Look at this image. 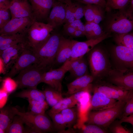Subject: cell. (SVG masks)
Instances as JSON below:
<instances>
[{
  "instance_id": "cell-1",
  "label": "cell",
  "mask_w": 133,
  "mask_h": 133,
  "mask_svg": "<svg viewBox=\"0 0 133 133\" xmlns=\"http://www.w3.org/2000/svg\"><path fill=\"white\" fill-rule=\"evenodd\" d=\"M63 36L54 31L35 52L39 61V65L45 72L54 66L57 52Z\"/></svg>"
},
{
  "instance_id": "cell-2",
  "label": "cell",
  "mask_w": 133,
  "mask_h": 133,
  "mask_svg": "<svg viewBox=\"0 0 133 133\" xmlns=\"http://www.w3.org/2000/svg\"><path fill=\"white\" fill-rule=\"evenodd\" d=\"M89 52L88 61L91 75L94 79L108 77L113 69L106 51L96 45Z\"/></svg>"
},
{
  "instance_id": "cell-3",
  "label": "cell",
  "mask_w": 133,
  "mask_h": 133,
  "mask_svg": "<svg viewBox=\"0 0 133 133\" xmlns=\"http://www.w3.org/2000/svg\"><path fill=\"white\" fill-rule=\"evenodd\" d=\"M125 103L124 101L118 100L112 107L90 112L87 116L86 123L96 125L104 129L107 128L116 118L120 117Z\"/></svg>"
},
{
  "instance_id": "cell-4",
  "label": "cell",
  "mask_w": 133,
  "mask_h": 133,
  "mask_svg": "<svg viewBox=\"0 0 133 133\" xmlns=\"http://www.w3.org/2000/svg\"><path fill=\"white\" fill-rule=\"evenodd\" d=\"M54 29L48 23L33 21L26 33V45L36 52Z\"/></svg>"
},
{
  "instance_id": "cell-5",
  "label": "cell",
  "mask_w": 133,
  "mask_h": 133,
  "mask_svg": "<svg viewBox=\"0 0 133 133\" xmlns=\"http://www.w3.org/2000/svg\"><path fill=\"white\" fill-rule=\"evenodd\" d=\"M13 109L16 114L20 116L28 126L29 133H43L55 131L53 123L45 113L35 114L29 112H21L15 107H13Z\"/></svg>"
},
{
  "instance_id": "cell-6",
  "label": "cell",
  "mask_w": 133,
  "mask_h": 133,
  "mask_svg": "<svg viewBox=\"0 0 133 133\" xmlns=\"http://www.w3.org/2000/svg\"><path fill=\"white\" fill-rule=\"evenodd\" d=\"M112 15L106 24V29L109 32L121 34L130 32L133 30V15L132 11H127L124 8Z\"/></svg>"
},
{
  "instance_id": "cell-7",
  "label": "cell",
  "mask_w": 133,
  "mask_h": 133,
  "mask_svg": "<svg viewBox=\"0 0 133 133\" xmlns=\"http://www.w3.org/2000/svg\"><path fill=\"white\" fill-rule=\"evenodd\" d=\"M44 72L39 64H34L21 71L14 80L19 89L37 88L38 85L42 83L43 75Z\"/></svg>"
},
{
  "instance_id": "cell-8",
  "label": "cell",
  "mask_w": 133,
  "mask_h": 133,
  "mask_svg": "<svg viewBox=\"0 0 133 133\" xmlns=\"http://www.w3.org/2000/svg\"><path fill=\"white\" fill-rule=\"evenodd\" d=\"M115 68L124 71H133V51L124 46L113 47L111 50Z\"/></svg>"
},
{
  "instance_id": "cell-9",
  "label": "cell",
  "mask_w": 133,
  "mask_h": 133,
  "mask_svg": "<svg viewBox=\"0 0 133 133\" xmlns=\"http://www.w3.org/2000/svg\"><path fill=\"white\" fill-rule=\"evenodd\" d=\"M39 58L35 52L26 45L9 71L6 74V77H13L22 70L32 65L39 64Z\"/></svg>"
},
{
  "instance_id": "cell-10",
  "label": "cell",
  "mask_w": 133,
  "mask_h": 133,
  "mask_svg": "<svg viewBox=\"0 0 133 133\" xmlns=\"http://www.w3.org/2000/svg\"><path fill=\"white\" fill-rule=\"evenodd\" d=\"M70 63V61H68L58 68L52 69L44 72L43 75L42 83L62 93V79L66 73L68 71Z\"/></svg>"
},
{
  "instance_id": "cell-11",
  "label": "cell",
  "mask_w": 133,
  "mask_h": 133,
  "mask_svg": "<svg viewBox=\"0 0 133 133\" xmlns=\"http://www.w3.org/2000/svg\"><path fill=\"white\" fill-rule=\"evenodd\" d=\"M110 34L105 33L102 36L96 38H92L83 42L72 40V45L70 62L83 57L95 46L102 41L110 36Z\"/></svg>"
},
{
  "instance_id": "cell-12",
  "label": "cell",
  "mask_w": 133,
  "mask_h": 133,
  "mask_svg": "<svg viewBox=\"0 0 133 133\" xmlns=\"http://www.w3.org/2000/svg\"><path fill=\"white\" fill-rule=\"evenodd\" d=\"M97 83L93 87V90L101 92L110 98L125 102L129 90L104 82Z\"/></svg>"
},
{
  "instance_id": "cell-13",
  "label": "cell",
  "mask_w": 133,
  "mask_h": 133,
  "mask_svg": "<svg viewBox=\"0 0 133 133\" xmlns=\"http://www.w3.org/2000/svg\"><path fill=\"white\" fill-rule=\"evenodd\" d=\"M33 20L29 17L11 19L5 25L0 29V34H13L26 33Z\"/></svg>"
},
{
  "instance_id": "cell-14",
  "label": "cell",
  "mask_w": 133,
  "mask_h": 133,
  "mask_svg": "<svg viewBox=\"0 0 133 133\" xmlns=\"http://www.w3.org/2000/svg\"><path fill=\"white\" fill-rule=\"evenodd\" d=\"M32 8L34 20H47L55 0H28Z\"/></svg>"
},
{
  "instance_id": "cell-15",
  "label": "cell",
  "mask_w": 133,
  "mask_h": 133,
  "mask_svg": "<svg viewBox=\"0 0 133 133\" xmlns=\"http://www.w3.org/2000/svg\"><path fill=\"white\" fill-rule=\"evenodd\" d=\"M108 77L112 84L127 90H133V71H124L113 69Z\"/></svg>"
},
{
  "instance_id": "cell-16",
  "label": "cell",
  "mask_w": 133,
  "mask_h": 133,
  "mask_svg": "<svg viewBox=\"0 0 133 133\" xmlns=\"http://www.w3.org/2000/svg\"><path fill=\"white\" fill-rule=\"evenodd\" d=\"M9 9L11 19L29 17L34 20L32 7L28 0H12Z\"/></svg>"
},
{
  "instance_id": "cell-17",
  "label": "cell",
  "mask_w": 133,
  "mask_h": 133,
  "mask_svg": "<svg viewBox=\"0 0 133 133\" xmlns=\"http://www.w3.org/2000/svg\"><path fill=\"white\" fill-rule=\"evenodd\" d=\"M94 79L88 74L75 79L67 85V93L71 95L82 91L90 90L93 88L91 83Z\"/></svg>"
},
{
  "instance_id": "cell-18",
  "label": "cell",
  "mask_w": 133,
  "mask_h": 133,
  "mask_svg": "<svg viewBox=\"0 0 133 133\" xmlns=\"http://www.w3.org/2000/svg\"><path fill=\"white\" fill-rule=\"evenodd\" d=\"M94 93L90 101V108L93 111L100 110L112 107L117 101L110 98L103 93L93 90Z\"/></svg>"
},
{
  "instance_id": "cell-19",
  "label": "cell",
  "mask_w": 133,
  "mask_h": 133,
  "mask_svg": "<svg viewBox=\"0 0 133 133\" xmlns=\"http://www.w3.org/2000/svg\"><path fill=\"white\" fill-rule=\"evenodd\" d=\"M72 40L62 37L57 52L54 66L63 65L70 61L71 57Z\"/></svg>"
},
{
  "instance_id": "cell-20",
  "label": "cell",
  "mask_w": 133,
  "mask_h": 133,
  "mask_svg": "<svg viewBox=\"0 0 133 133\" xmlns=\"http://www.w3.org/2000/svg\"><path fill=\"white\" fill-rule=\"evenodd\" d=\"M26 45L25 42L21 43L11 51L6 53H0V58L3 62L4 71L11 67V68Z\"/></svg>"
},
{
  "instance_id": "cell-21",
  "label": "cell",
  "mask_w": 133,
  "mask_h": 133,
  "mask_svg": "<svg viewBox=\"0 0 133 133\" xmlns=\"http://www.w3.org/2000/svg\"><path fill=\"white\" fill-rule=\"evenodd\" d=\"M68 71L75 79L88 74L87 64L83 57L70 62Z\"/></svg>"
},
{
  "instance_id": "cell-22",
  "label": "cell",
  "mask_w": 133,
  "mask_h": 133,
  "mask_svg": "<svg viewBox=\"0 0 133 133\" xmlns=\"http://www.w3.org/2000/svg\"><path fill=\"white\" fill-rule=\"evenodd\" d=\"M16 115L13 107L6 106L1 108L0 112V128L5 131Z\"/></svg>"
},
{
  "instance_id": "cell-23",
  "label": "cell",
  "mask_w": 133,
  "mask_h": 133,
  "mask_svg": "<svg viewBox=\"0 0 133 133\" xmlns=\"http://www.w3.org/2000/svg\"><path fill=\"white\" fill-rule=\"evenodd\" d=\"M16 97L20 98H26L28 100H32L39 101L45 100V98L43 91L37 88H28L17 93Z\"/></svg>"
},
{
  "instance_id": "cell-24",
  "label": "cell",
  "mask_w": 133,
  "mask_h": 133,
  "mask_svg": "<svg viewBox=\"0 0 133 133\" xmlns=\"http://www.w3.org/2000/svg\"><path fill=\"white\" fill-rule=\"evenodd\" d=\"M77 102L71 95L68 98H63L52 107L48 113H60L65 109L74 107Z\"/></svg>"
},
{
  "instance_id": "cell-25",
  "label": "cell",
  "mask_w": 133,
  "mask_h": 133,
  "mask_svg": "<svg viewBox=\"0 0 133 133\" xmlns=\"http://www.w3.org/2000/svg\"><path fill=\"white\" fill-rule=\"evenodd\" d=\"M25 34H0V46L11 43L17 44L20 43L25 42Z\"/></svg>"
},
{
  "instance_id": "cell-26",
  "label": "cell",
  "mask_w": 133,
  "mask_h": 133,
  "mask_svg": "<svg viewBox=\"0 0 133 133\" xmlns=\"http://www.w3.org/2000/svg\"><path fill=\"white\" fill-rule=\"evenodd\" d=\"M43 91L46 102L52 107L64 98L62 93L50 87L46 88Z\"/></svg>"
},
{
  "instance_id": "cell-27",
  "label": "cell",
  "mask_w": 133,
  "mask_h": 133,
  "mask_svg": "<svg viewBox=\"0 0 133 133\" xmlns=\"http://www.w3.org/2000/svg\"><path fill=\"white\" fill-rule=\"evenodd\" d=\"M24 123L22 117L19 115H16L6 130L5 133H26V129L24 126Z\"/></svg>"
},
{
  "instance_id": "cell-28",
  "label": "cell",
  "mask_w": 133,
  "mask_h": 133,
  "mask_svg": "<svg viewBox=\"0 0 133 133\" xmlns=\"http://www.w3.org/2000/svg\"><path fill=\"white\" fill-rule=\"evenodd\" d=\"M114 40L117 45L126 47L133 51V32L116 34Z\"/></svg>"
},
{
  "instance_id": "cell-29",
  "label": "cell",
  "mask_w": 133,
  "mask_h": 133,
  "mask_svg": "<svg viewBox=\"0 0 133 133\" xmlns=\"http://www.w3.org/2000/svg\"><path fill=\"white\" fill-rule=\"evenodd\" d=\"M60 113L62 114L67 127H71L76 122L78 113L76 108L74 107L67 108Z\"/></svg>"
},
{
  "instance_id": "cell-30",
  "label": "cell",
  "mask_w": 133,
  "mask_h": 133,
  "mask_svg": "<svg viewBox=\"0 0 133 133\" xmlns=\"http://www.w3.org/2000/svg\"><path fill=\"white\" fill-rule=\"evenodd\" d=\"M48 113L52 120L55 131L58 133L64 132L67 127L63 116L61 113Z\"/></svg>"
},
{
  "instance_id": "cell-31",
  "label": "cell",
  "mask_w": 133,
  "mask_h": 133,
  "mask_svg": "<svg viewBox=\"0 0 133 133\" xmlns=\"http://www.w3.org/2000/svg\"><path fill=\"white\" fill-rule=\"evenodd\" d=\"M31 113L35 114H45L48 108V104L45 100L39 101L32 100H28Z\"/></svg>"
},
{
  "instance_id": "cell-32",
  "label": "cell",
  "mask_w": 133,
  "mask_h": 133,
  "mask_svg": "<svg viewBox=\"0 0 133 133\" xmlns=\"http://www.w3.org/2000/svg\"><path fill=\"white\" fill-rule=\"evenodd\" d=\"M130 0H107L105 10L109 12L113 9L120 10L124 9L128 4Z\"/></svg>"
},
{
  "instance_id": "cell-33",
  "label": "cell",
  "mask_w": 133,
  "mask_h": 133,
  "mask_svg": "<svg viewBox=\"0 0 133 133\" xmlns=\"http://www.w3.org/2000/svg\"><path fill=\"white\" fill-rule=\"evenodd\" d=\"M125 102L120 118L133 114V90H129Z\"/></svg>"
},
{
  "instance_id": "cell-34",
  "label": "cell",
  "mask_w": 133,
  "mask_h": 133,
  "mask_svg": "<svg viewBox=\"0 0 133 133\" xmlns=\"http://www.w3.org/2000/svg\"><path fill=\"white\" fill-rule=\"evenodd\" d=\"M100 6L94 4H88L84 6V16L87 22L93 21Z\"/></svg>"
},
{
  "instance_id": "cell-35",
  "label": "cell",
  "mask_w": 133,
  "mask_h": 133,
  "mask_svg": "<svg viewBox=\"0 0 133 133\" xmlns=\"http://www.w3.org/2000/svg\"><path fill=\"white\" fill-rule=\"evenodd\" d=\"M65 16V3L60 2L56 17L54 29L58 27L64 23Z\"/></svg>"
},
{
  "instance_id": "cell-36",
  "label": "cell",
  "mask_w": 133,
  "mask_h": 133,
  "mask_svg": "<svg viewBox=\"0 0 133 133\" xmlns=\"http://www.w3.org/2000/svg\"><path fill=\"white\" fill-rule=\"evenodd\" d=\"M119 121H114L110 125V131L113 133H131L132 132L123 126Z\"/></svg>"
},
{
  "instance_id": "cell-37",
  "label": "cell",
  "mask_w": 133,
  "mask_h": 133,
  "mask_svg": "<svg viewBox=\"0 0 133 133\" xmlns=\"http://www.w3.org/2000/svg\"><path fill=\"white\" fill-rule=\"evenodd\" d=\"M60 2L56 0L55 1L47 20V23L52 26L54 29L56 17L58 11Z\"/></svg>"
},
{
  "instance_id": "cell-38",
  "label": "cell",
  "mask_w": 133,
  "mask_h": 133,
  "mask_svg": "<svg viewBox=\"0 0 133 133\" xmlns=\"http://www.w3.org/2000/svg\"><path fill=\"white\" fill-rule=\"evenodd\" d=\"M17 87L15 81L9 77H7L3 80L2 89L7 93H11Z\"/></svg>"
},
{
  "instance_id": "cell-39",
  "label": "cell",
  "mask_w": 133,
  "mask_h": 133,
  "mask_svg": "<svg viewBox=\"0 0 133 133\" xmlns=\"http://www.w3.org/2000/svg\"><path fill=\"white\" fill-rule=\"evenodd\" d=\"M104 129L95 124H87L80 132L83 133H106L107 131Z\"/></svg>"
},
{
  "instance_id": "cell-40",
  "label": "cell",
  "mask_w": 133,
  "mask_h": 133,
  "mask_svg": "<svg viewBox=\"0 0 133 133\" xmlns=\"http://www.w3.org/2000/svg\"><path fill=\"white\" fill-rule=\"evenodd\" d=\"M84 6L82 5V3L79 2H72L73 13L76 19H81L84 16Z\"/></svg>"
},
{
  "instance_id": "cell-41",
  "label": "cell",
  "mask_w": 133,
  "mask_h": 133,
  "mask_svg": "<svg viewBox=\"0 0 133 133\" xmlns=\"http://www.w3.org/2000/svg\"><path fill=\"white\" fill-rule=\"evenodd\" d=\"M11 19V15L9 9L0 10V29L8 22Z\"/></svg>"
},
{
  "instance_id": "cell-42",
  "label": "cell",
  "mask_w": 133,
  "mask_h": 133,
  "mask_svg": "<svg viewBox=\"0 0 133 133\" xmlns=\"http://www.w3.org/2000/svg\"><path fill=\"white\" fill-rule=\"evenodd\" d=\"M89 22L92 27V39L99 37L105 33L103 32L99 24L96 23L93 21Z\"/></svg>"
},
{
  "instance_id": "cell-43",
  "label": "cell",
  "mask_w": 133,
  "mask_h": 133,
  "mask_svg": "<svg viewBox=\"0 0 133 133\" xmlns=\"http://www.w3.org/2000/svg\"><path fill=\"white\" fill-rule=\"evenodd\" d=\"M75 2L82 4H94L100 6L103 8L105 7L106 1L105 0H74Z\"/></svg>"
},
{
  "instance_id": "cell-44",
  "label": "cell",
  "mask_w": 133,
  "mask_h": 133,
  "mask_svg": "<svg viewBox=\"0 0 133 133\" xmlns=\"http://www.w3.org/2000/svg\"><path fill=\"white\" fill-rule=\"evenodd\" d=\"M66 16L64 23L69 18L71 17H75L72 6V2H70L65 4Z\"/></svg>"
},
{
  "instance_id": "cell-45",
  "label": "cell",
  "mask_w": 133,
  "mask_h": 133,
  "mask_svg": "<svg viewBox=\"0 0 133 133\" xmlns=\"http://www.w3.org/2000/svg\"><path fill=\"white\" fill-rule=\"evenodd\" d=\"M102 8L100 6L95 15L93 22L99 24L103 18V13Z\"/></svg>"
},
{
  "instance_id": "cell-46",
  "label": "cell",
  "mask_w": 133,
  "mask_h": 133,
  "mask_svg": "<svg viewBox=\"0 0 133 133\" xmlns=\"http://www.w3.org/2000/svg\"><path fill=\"white\" fill-rule=\"evenodd\" d=\"M85 29V35L88 40L92 38V27L89 22H86L84 24Z\"/></svg>"
},
{
  "instance_id": "cell-47",
  "label": "cell",
  "mask_w": 133,
  "mask_h": 133,
  "mask_svg": "<svg viewBox=\"0 0 133 133\" xmlns=\"http://www.w3.org/2000/svg\"><path fill=\"white\" fill-rule=\"evenodd\" d=\"M64 30L68 35L73 36L76 29L67 24H65L63 25Z\"/></svg>"
},
{
  "instance_id": "cell-48",
  "label": "cell",
  "mask_w": 133,
  "mask_h": 133,
  "mask_svg": "<svg viewBox=\"0 0 133 133\" xmlns=\"http://www.w3.org/2000/svg\"><path fill=\"white\" fill-rule=\"evenodd\" d=\"M11 2L9 0H0V10L9 9Z\"/></svg>"
},
{
  "instance_id": "cell-49",
  "label": "cell",
  "mask_w": 133,
  "mask_h": 133,
  "mask_svg": "<svg viewBox=\"0 0 133 133\" xmlns=\"http://www.w3.org/2000/svg\"><path fill=\"white\" fill-rule=\"evenodd\" d=\"M119 121L122 123L123 122L129 123L133 126V114L121 117L120 118Z\"/></svg>"
},
{
  "instance_id": "cell-50",
  "label": "cell",
  "mask_w": 133,
  "mask_h": 133,
  "mask_svg": "<svg viewBox=\"0 0 133 133\" xmlns=\"http://www.w3.org/2000/svg\"><path fill=\"white\" fill-rule=\"evenodd\" d=\"M83 24L80 19H76L74 21L69 24H67L70 26L77 29L78 27Z\"/></svg>"
},
{
  "instance_id": "cell-51",
  "label": "cell",
  "mask_w": 133,
  "mask_h": 133,
  "mask_svg": "<svg viewBox=\"0 0 133 133\" xmlns=\"http://www.w3.org/2000/svg\"><path fill=\"white\" fill-rule=\"evenodd\" d=\"M85 35L81 31L77 29L72 36L75 37H80Z\"/></svg>"
},
{
  "instance_id": "cell-52",
  "label": "cell",
  "mask_w": 133,
  "mask_h": 133,
  "mask_svg": "<svg viewBox=\"0 0 133 133\" xmlns=\"http://www.w3.org/2000/svg\"><path fill=\"white\" fill-rule=\"evenodd\" d=\"M77 29L82 31L85 35V32L84 24H83L80 25L77 28Z\"/></svg>"
},
{
  "instance_id": "cell-53",
  "label": "cell",
  "mask_w": 133,
  "mask_h": 133,
  "mask_svg": "<svg viewBox=\"0 0 133 133\" xmlns=\"http://www.w3.org/2000/svg\"><path fill=\"white\" fill-rule=\"evenodd\" d=\"M63 3L66 4L72 2L71 0H55Z\"/></svg>"
},
{
  "instance_id": "cell-54",
  "label": "cell",
  "mask_w": 133,
  "mask_h": 133,
  "mask_svg": "<svg viewBox=\"0 0 133 133\" xmlns=\"http://www.w3.org/2000/svg\"><path fill=\"white\" fill-rule=\"evenodd\" d=\"M131 3L132 9L133 10V0H131Z\"/></svg>"
},
{
  "instance_id": "cell-55",
  "label": "cell",
  "mask_w": 133,
  "mask_h": 133,
  "mask_svg": "<svg viewBox=\"0 0 133 133\" xmlns=\"http://www.w3.org/2000/svg\"><path fill=\"white\" fill-rule=\"evenodd\" d=\"M0 133H5V131L3 130L1 128H0Z\"/></svg>"
}]
</instances>
